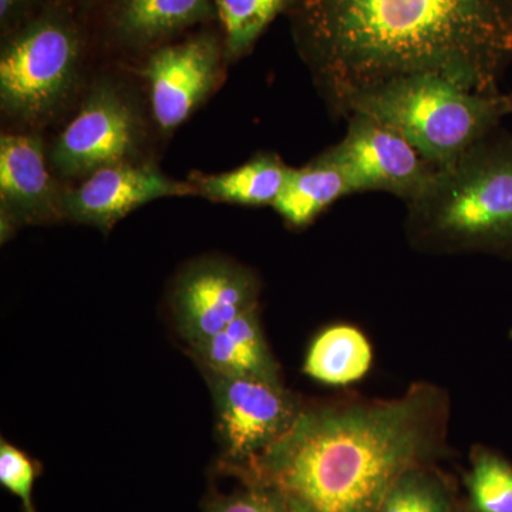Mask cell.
I'll return each instance as SVG.
<instances>
[{"label": "cell", "instance_id": "44dd1931", "mask_svg": "<svg viewBox=\"0 0 512 512\" xmlns=\"http://www.w3.org/2000/svg\"><path fill=\"white\" fill-rule=\"evenodd\" d=\"M39 474V464L28 454L9 441H0V484L18 498L23 512H36L33 487Z\"/></svg>", "mask_w": 512, "mask_h": 512}, {"label": "cell", "instance_id": "277c9868", "mask_svg": "<svg viewBox=\"0 0 512 512\" xmlns=\"http://www.w3.org/2000/svg\"><path fill=\"white\" fill-rule=\"evenodd\" d=\"M338 114L379 121L444 170L511 113L507 94L473 92L439 74L420 73L360 90L343 101Z\"/></svg>", "mask_w": 512, "mask_h": 512}, {"label": "cell", "instance_id": "4fadbf2b", "mask_svg": "<svg viewBox=\"0 0 512 512\" xmlns=\"http://www.w3.org/2000/svg\"><path fill=\"white\" fill-rule=\"evenodd\" d=\"M201 370L228 376H255L281 382L278 363L266 343L258 308L239 316L227 328L191 346Z\"/></svg>", "mask_w": 512, "mask_h": 512}, {"label": "cell", "instance_id": "8fae6325", "mask_svg": "<svg viewBox=\"0 0 512 512\" xmlns=\"http://www.w3.org/2000/svg\"><path fill=\"white\" fill-rule=\"evenodd\" d=\"M191 194H197L191 183L175 181L154 165L127 161L100 168L64 191L63 215L107 232L148 202Z\"/></svg>", "mask_w": 512, "mask_h": 512}, {"label": "cell", "instance_id": "7a4b0ae2", "mask_svg": "<svg viewBox=\"0 0 512 512\" xmlns=\"http://www.w3.org/2000/svg\"><path fill=\"white\" fill-rule=\"evenodd\" d=\"M444 414L424 383L389 402L303 407L264 453L222 471L264 485L288 512H376L404 471L439 454Z\"/></svg>", "mask_w": 512, "mask_h": 512}, {"label": "cell", "instance_id": "30bf717a", "mask_svg": "<svg viewBox=\"0 0 512 512\" xmlns=\"http://www.w3.org/2000/svg\"><path fill=\"white\" fill-rule=\"evenodd\" d=\"M220 62V45L208 35L161 47L150 56L143 74L151 113L163 133L183 126L207 100L220 77Z\"/></svg>", "mask_w": 512, "mask_h": 512}, {"label": "cell", "instance_id": "5bb4252c", "mask_svg": "<svg viewBox=\"0 0 512 512\" xmlns=\"http://www.w3.org/2000/svg\"><path fill=\"white\" fill-rule=\"evenodd\" d=\"M346 195H352V190L345 174L322 153L305 167L289 170L272 207L286 224L305 228Z\"/></svg>", "mask_w": 512, "mask_h": 512}, {"label": "cell", "instance_id": "2e32d148", "mask_svg": "<svg viewBox=\"0 0 512 512\" xmlns=\"http://www.w3.org/2000/svg\"><path fill=\"white\" fill-rule=\"evenodd\" d=\"M373 362L369 340L359 329L336 325L313 340L303 372L329 386H348L363 379Z\"/></svg>", "mask_w": 512, "mask_h": 512}, {"label": "cell", "instance_id": "9c48e42d", "mask_svg": "<svg viewBox=\"0 0 512 512\" xmlns=\"http://www.w3.org/2000/svg\"><path fill=\"white\" fill-rule=\"evenodd\" d=\"M259 285L244 266L225 259H201L181 272L171 293L178 335L198 345L258 308Z\"/></svg>", "mask_w": 512, "mask_h": 512}, {"label": "cell", "instance_id": "d4e9b609", "mask_svg": "<svg viewBox=\"0 0 512 512\" xmlns=\"http://www.w3.org/2000/svg\"><path fill=\"white\" fill-rule=\"evenodd\" d=\"M508 107H510V113H512V93L507 94Z\"/></svg>", "mask_w": 512, "mask_h": 512}, {"label": "cell", "instance_id": "5b68a950", "mask_svg": "<svg viewBox=\"0 0 512 512\" xmlns=\"http://www.w3.org/2000/svg\"><path fill=\"white\" fill-rule=\"evenodd\" d=\"M82 42L62 16H43L3 47L0 57V106L26 123L52 119L79 82Z\"/></svg>", "mask_w": 512, "mask_h": 512}, {"label": "cell", "instance_id": "52a82bcc", "mask_svg": "<svg viewBox=\"0 0 512 512\" xmlns=\"http://www.w3.org/2000/svg\"><path fill=\"white\" fill-rule=\"evenodd\" d=\"M140 116L116 84H94L74 119L57 136L49 161L64 177H87L100 168L127 163L140 148Z\"/></svg>", "mask_w": 512, "mask_h": 512}, {"label": "cell", "instance_id": "8992f818", "mask_svg": "<svg viewBox=\"0 0 512 512\" xmlns=\"http://www.w3.org/2000/svg\"><path fill=\"white\" fill-rule=\"evenodd\" d=\"M220 440L222 470L245 466L291 429L303 406L281 382L202 370Z\"/></svg>", "mask_w": 512, "mask_h": 512}, {"label": "cell", "instance_id": "d6986e66", "mask_svg": "<svg viewBox=\"0 0 512 512\" xmlns=\"http://www.w3.org/2000/svg\"><path fill=\"white\" fill-rule=\"evenodd\" d=\"M450 484L429 464L404 471L376 512H454Z\"/></svg>", "mask_w": 512, "mask_h": 512}, {"label": "cell", "instance_id": "603a6c76", "mask_svg": "<svg viewBox=\"0 0 512 512\" xmlns=\"http://www.w3.org/2000/svg\"><path fill=\"white\" fill-rule=\"evenodd\" d=\"M22 0H0V18L6 20L15 12Z\"/></svg>", "mask_w": 512, "mask_h": 512}, {"label": "cell", "instance_id": "e0dca14e", "mask_svg": "<svg viewBox=\"0 0 512 512\" xmlns=\"http://www.w3.org/2000/svg\"><path fill=\"white\" fill-rule=\"evenodd\" d=\"M212 0H121L114 25L131 43H147L214 15Z\"/></svg>", "mask_w": 512, "mask_h": 512}, {"label": "cell", "instance_id": "7c38bea8", "mask_svg": "<svg viewBox=\"0 0 512 512\" xmlns=\"http://www.w3.org/2000/svg\"><path fill=\"white\" fill-rule=\"evenodd\" d=\"M45 141L36 134L0 137V228L2 239L25 225L63 218V194L47 165Z\"/></svg>", "mask_w": 512, "mask_h": 512}, {"label": "cell", "instance_id": "9a60e30c", "mask_svg": "<svg viewBox=\"0 0 512 512\" xmlns=\"http://www.w3.org/2000/svg\"><path fill=\"white\" fill-rule=\"evenodd\" d=\"M291 168L271 153L258 154L227 173L195 175L197 194L211 201L244 207L274 205Z\"/></svg>", "mask_w": 512, "mask_h": 512}, {"label": "cell", "instance_id": "ffe728a7", "mask_svg": "<svg viewBox=\"0 0 512 512\" xmlns=\"http://www.w3.org/2000/svg\"><path fill=\"white\" fill-rule=\"evenodd\" d=\"M466 487L474 512H512V464L500 454L474 448Z\"/></svg>", "mask_w": 512, "mask_h": 512}, {"label": "cell", "instance_id": "484cf974", "mask_svg": "<svg viewBox=\"0 0 512 512\" xmlns=\"http://www.w3.org/2000/svg\"><path fill=\"white\" fill-rule=\"evenodd\" d=\"M507 2H508V3H511V5H512V0H507Z\"/></svg>", "mask_w": 512, "mask_h": 512}, {"label": "cell", "instance_id": "ac0fdd59", "mask_svg": "<svg viewBox=\"0 0 512 512\" xmlns=\"http://www.w3.org/2000/svg\"><path fill=\"white\" fill-rule=\"evenodd\" d=\"M225 35L229 59L247 55L289 0H212Z\"/></svg>", "mask_w": 512, "mask_h": 512}, {"label": "cell", "instance_id": "6da1fadb", "mask_svg": "<svg viewBox=\"0 0 512 512\" xmlns=\"http://www.w3.org/2000/svg\"><path fill=\"white\" fill-rule=\"evenodd\" d=\"M299 36L336 113L360 90L420 73L498 94V82L512 63V5L507 0H305Z\"/></svg>", "mask_w": 512, "mask_h": 512}, {"label": "cell", "instance_id": "cb8c5ba5", "mask_svg": "<svg viewBox=\"0 0 512 512\" xmlns=\"http://www.w3.org/2000/svg\"><path fill=\"white\" fill-rule=\"evenodd\" d=\"M454 512H474L473 510H471L470 507H468V505H466V507H456V510H454Z\"/></svg>", "mask_w": 512, "mask_h": 512}, {"label": "cell", "instance_id": "7402d4cb", "mask_svg": "<svg viewBox=\"0 0 512 512\" xmlns=\"http://www.w3.org/2000/svg\"><path fill=\"white\" fill-rule=\"evenodd\" d=\"M241 485L229 493L210 491L204 512H288L271 490L256 481L239 478Z\"/></svg>", "mask_w": 512, "mask_h": 512}, {"label": "cell", "instance_id": "ba28073f", "mask_svg": "<svg viewBox=\"0 0 512 512\" xmlns=\"http://www.w3.org/2000/svg\"><path fill=\"white\" fill-rule=\"evenodd\" d=\"M323 156L345 174L352 194L387 192L406 204L419 197L437 171L406 138L362 114L349 116L345 137Z\"/></svg>", "mask_w": 512, "mask_h": 512}, {"label": "cell", "instance_id": "3957f363", "mask_svg": "<svg viewBox=\"0 0 512 512\" xmlns=\"http://www.w3.org/2000/svg\"><path fill=\"white\" fill-rule=\"evenodd\" d=\"M407 211L417 247L512 256V136L498 127L437 170Z\"/></svg>", "mask_w": 512, "mask_h": 512}]
</instances>
